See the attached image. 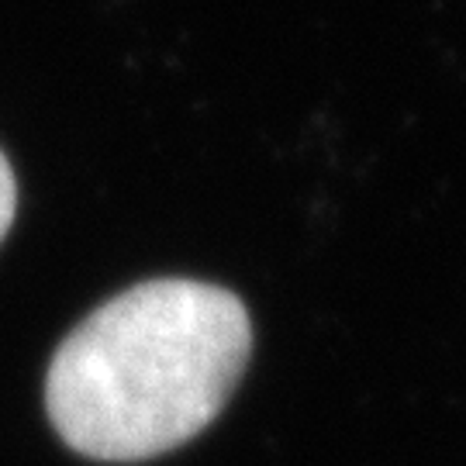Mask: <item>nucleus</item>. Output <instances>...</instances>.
<instances>
[{"mask_svg": "<svg viewBox=\"0 0 466 466\" xmlns=\"http://www.w3.org/2000/svg\"><path fill=\"white\" fill-rule=\"evenodd\" d=\"M252 352V318L218 283H135L59 342L46 411L73 452L138 463L190 442L228 404Z\"/></svg>", "mask_w": 466, "mask_h": 466, "instance_id": "f257e3e1", "label": "nucleus"}, {"mask_svg": "<svg viewBox=\"0 0 466 466\" xmlns=\"http://www.w3.org/2000/svg\"><path fill=\"white\" fill-rule=\"evenodd\" d=\"M15 215H17V184H15V173H11L7 156L0 152V242H4V235L11 232Z\"/></svg>", "mask_w": 466, "mask_h": 466, "instance_id": "f03ea898", "label": "nucleus"}]
</instances>
